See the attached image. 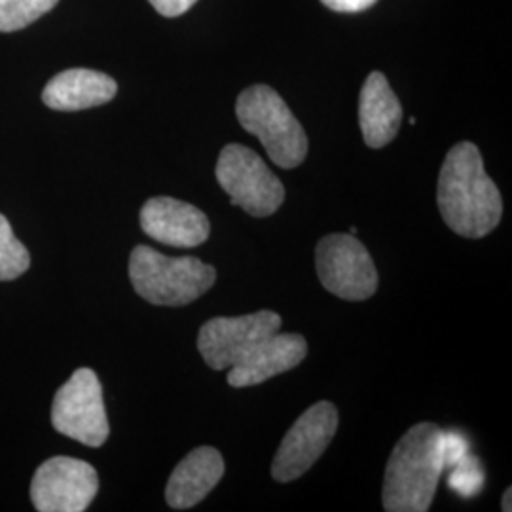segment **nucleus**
Segmentation results:
<instances>
[{
	"label": "nucleus",
	"instance_id": "f257e3e1",
	"mask_svg": "<svg viewBox=\"0 0 512 512\" xmlns=\"http://www.w3.org/2000/svg\"><path fill=\"white\" fill-rule=\"evenodd\" d=\"M437 202L444 222L463 238H484L499 224L503 200L473 143L463 141L448 152L440 169Z\"/></svg>",
	"mask_w": 512,
	"mask_h": 512
},
{
	"label": "nucleus",
	"instance_id": "f03ea898",
	"mask_svg": "<svg viewBox=\"0 0 512 512\" xmlns=\"http://www.w3.org/2000/svg\"><path fill=\"white\" fill-rule=\"evenodd\" d=\"M442 437L439 425L425 421L410 427L395 444L385 469V511H429L444 469Z\"/></svg>",
	"mask_w": 512,
	"mask_h": 512
},
{
	"label": "nucleus",
	"instance_id": "7ed1b4c3",
	"mask_svg": "<svg viewBox=\"0 0 512 512\" xmlns=\"http://www.w3.org/2000/svg\"><path fill=\"white\" fill-rule=\"evenodd\" d=\"M129 279L135 293L154 306H186L215 285L217 270L196 256L171 258L137 245L129 256Z\"/></svg>",
	"mask_w": 512,
	"mask_h": 512
},
{
	"label": "nucleus",
	"instance_id": "20e7f679",
	"mask_svg": "<svg viewBox=\"0 0 512 512\" xmlns=\"http://www.w3.org/2000/svg\"><path fill=\"white\" fill-rule=\"evenodd\" d=\"M241 128L258 137L270 160L281 169H294L308 156V135L287 103L270 86L243 90L236 103Z\"/></svg>",
	"mask_w": 512,
	"mask_h": 512
},
{
	"label": "nucleus",
	"instance_id": "39448f33",
	"mask_svg": "<svg viewBox=\"0 0 512 512\" xmlns=\"http://www.w3.org/2000/svg\"><path fill=\"white\" fill-rule=\"evenodd\" d=\"M215 175L222 190L251 217H270L285 202V188L255 150L232 143L222 148Z\"/></svg>",
	"mask_w": 512,
	"mask_h": 512
},
{
	"label": "nucleus",
	"instance_id": "423d86ee",
	"mask_svg": "<svg viewBox=\"0 0 512 512\" xmlns=\"http://www.w3.org/2000/svg\"><path fill=\"white\" fill-rule=\"evenodd\" d=\"M55 431L80 444L99 448L109 439V418L103 387L92 368H78L55 393L52 404Z\"/></svg>",
	"mask_w": 512,
	"mask_h": 512
},
{
	"label": "nucleus",
	"instance_id": "0eeeda50",
	"mask_svg": "<svg viewBox=\"0 0 512 512\" xmlns=\"http://www.w3.org/2000/svg\"><path fill=\"white\" fill-rule=\"evenodd\" d=\"M315 264L321 285L329 293L361 302L378 289V272L365 245L353 234H330L317 243Z\"/></svg>",
	"mask_w": 512,
	"mask_h": 512
},
{
	"label": "nucleus",
	"instance_id": "6e6552de",
	"mask_svg": "<svg viewBox=\"0 0 512 512\" xmlns=\"http://www.w3.org/2000/svg\"><path fill=\"white\" fill-rule=\"evenodd\" d=\"M99 490V476L82 459L44 461L31 482V501L40 512H82L92 505Z\"/></svg>",
	"mask_w": 512,
	"mask_h": 512
},
{
	"label": "nucleus",
	"instance_id": "1a4fd4ad",
	"mask_svg": "<svg viewBox=\"0 0 512 512\" xmlns=\"http://www.w3.org/2000/svg\"><path fill=\"white\" fill-rule=\"evenodd\" d=\"M338 410L332 403L313 404L285 435L274 463L272 476L277 482H293L306 475L313 463L329 448L338 431Z\"/></svg>",
	"mask_w": 512,
	"mask_h": 512
},
{
	"label": "nucleus",
	"instance_id": "9d476101",
	"mask_svg": "<svg viewBox=\"0 0 512 512\" xmlns=\"http://www.w3.org/2000/svg\"><path fill=\"white\" fill-rule=\"evenodd\" d=\"M279 329L281 317L270 310L241 317H215L200 329L198 349L213 370H226Z\"/></svg>",
	"mask_w": 512,
	"mask_h": 512
},
{
	"label": "nucleus",
	"instance_id": "9b49d317",
	"mask_svg": "<svg viewBox=\"0 0 512 512\" xmlns=\"http://www.w3.org/2000/svg\"><path fill=\"white\" fill-rule=\"evenodd\" d=\"M139 222L148 238L179 249L198 247L211 234V224L203 211L167 196L150 198L141 209Z\"/></svg>",
	"mask_w": 512,
	"mask_h": 512
},
{
	"label": "nucleus",
	"instance_id": "f8f14e48",
	"mask_svg": "<svg viewBox=\"0 0 512 512\" xmlns=\"http://www.w3.org/2000/svg\"><path fill=\"white\" fill-rule=\"evenodd\" d=\"M308 355V342L300 334L275 332L245 353L238 363L230 366L228 384L232 387H251L264 384L277 374L289 372Z\"/></svg>",
	"mask_w": 512,
	"mask_h": 512
},
{
	"label": "nucleus",
	"instance_id": "ddd939ff",
	"mask_svg": "<svg viewBox=\"0 0 512 512\" xmlns=\"http://www.w3.org/2000/svg\"><path fill=\"white\" fill-rule=\"evenodd\" d=\"M224 475V459L217 448L200 446L192 450L169 476L165 499L171 509L184 511L198 505Z\"/></svg>",
	"mask_w": 512,
	"mask_h": 512
},
{
	"label": "nucleus",
	"instance_id": "4468645a",
	"mask_svg": "<svg viewBox=\"0 0 512 512\" xmlns=\"http://www.w3.org/2000/svg\"><path fill=\"white\" fill-rule=\"evenodd\" d=\"M401 120L403 107L387 78L378 71L368 74L359 97V124L366 147L389 145L399 133Z\"/></svg>",
	"mask_w": 512,
	"mask_h": 512
},
{
	"label": "nucleus",
	"instance_id": "2eb2a0df",
	"mask_svg": "<svg viewBox=\"0 0 512 512\" xmlns=\"http://www.w3.org/2000/svg\"><path fill=\"white\" fill-rule=\"evenodd\" d=\"M118 84L109 74L92 69H69L55 74L42 92L46 107L63 112L92 109L114 99Z\"/></svg>",
	"mask_w": 512,
	"mask_h": 512
},
{
	"label": "nucleus",
	"instance_id": "dca6fc26",
	"mask_svg": "<svg viewBox=\"0 0 512 512\" xmlns=\"http://www.w3.org/2000/svg\"><path fill=\"white\" fill-rule=\"evenodd\" d=\"M31 266L27 247L14 236L8 219L0 215V281H12Z\"/></svg>",
	"mask_w": 512,
	"mask_h": 512
},
{
	"label": "nucleus",
	"instance_id": "f3484780",
	"mask_svg": "<svg viewBox=\"0 0 512 512\" xmlns=\"http://www.w3.org/2000/svg\"><path fill=\"white\" fill-rule=\"evenodd\" d=\"M59 0H0V33H14L48 14Z\"/></svg>",
	"mask_w": 512,
	"mask_h": 512
},
{
	"label": "nucleus",
	"instance_id": "a211bd4d",
	"mask_svg": "<svg viewBox=\"0 0 512 512\" xmlns=\"http://www.w3.org/2000/svg\"><path fill=\"white\" fill-rule=\"evenodd\" d=\"M456 471L450 478V486L463 495V497H471L475 495L480 486H482V471L478 469L476 461L469 458H463L459 461L458 465H454Z\"/></svg>",
	"mask_w": 512,
	"mask_h": 512
},
{
	"label": "nucleus",
	"instance_id": "6ab92c4d",
	"mask_svg": "<svg viewBox=\"0 0 512 512\" xmlns=\"http://www.w3.org/2000/svg\"><path fill=\"white\" fill-rule=\"evenodd\" d=\"M467 454V444L463 437H459L458 433H444L442 437V461H444V467L450 465H458L461 459L465 458Z\"/></svg>",
	"mask_w": 512,
	"mask_h": 512
},
{
	"label": "nucleus",
	"instance_id": "aec40b11",
	"mask_svg": "<svg viewBox=\"0 0 512 512\" xmlns=\"http://www.w3.org/2000/svg\"><path fill=\"white\" fill-rule=\"evenodd\" d=\"M164 18H179L188 12L198 0H148Z\"/></svg>",
	"mask_w": 512,
	"mask_h": 512
},
{
	"label": "nucleus",
	"instance_id": "412c9836",
	"mask_svg": "<svg viewBox=\"0 0 512 512\" xmlns=\"http://www.w3.org/2000/svg\"><path fill=\"white\" fill-rule=\"evenodd\" d=\"M327 8L340 14H357L372 8L378 0H321Z\"/></svg>",
	"mask_w": 512,
	"mask_h": 512
},
{
	"label": "nucleus",
	"instance_id": "4be33fe9",
	"mask_svg": "<svg viewBox=\"0 0 512 512\" xmlns=\"http://www.w3.org/2000/svg\"><path fill=\"white\" fill-rule=\"evenodd\" d=\"M511 495H512V488H509L507 492H505V495H503V511H512L511 507Z\"/></svg>",
	"mask_w": 512,
	"mask_h": 512
},
{
	"label": "nucleus",
	"instance_id": "5701e85b",
	"mask_svg": "<svg viewBox=\"0 0 512 512\" xmlns=\"http://www.w3.org/2000/svg\"><path fill=\"white\" fill-rule=\"evenodd\" d=\"M349 234H353V236H355V234H357V228H355V226H351V228H349Z\"/></svg>",
	"mask_w": 512,
	"mask_h": 512
}]
</instances>
